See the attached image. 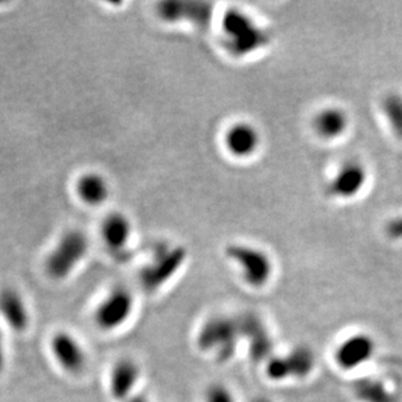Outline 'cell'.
<instances>
[{"mask_svg":"<svg viewBox=\"0 0 402 402\" xmlns=\"http://www.w3.org/2000/svg\"><path fill=\"white\" fill-rule=\"evenodd\" d=\"M223 141L225 150L233 158L248 159L260 147V133L257 126L248 121H239L230 125L225 131Z\"/></svg>","mask_w":402,"mask_h":402,"instance_id":"obj_12","label":"cell"},{"mask_svg":"<svg viewBox=\"0 0 402 402\" xmlns=\"http://www.w3.org/2000/svg\"><path fill=\"white\" fill-rule=\"evenodd\" d=\"M75 192L84 204L89 207H99L108 201L111 186L105 174L96 171H87L78 176L75 184Z\"/></svg>","mask_w":402,"mask_h":402,"instance_id":"obj_15","label":"cell"},{"mask_svg":"<svg viewBox=\"0 0 402 402\" xmlns=\"http://www.w3.org/2000/svg\"><path fill=\"white\" fill-rule=\"evenodd\" d=\"M203 402H236V397L227 385L212 383L203 392Z\"/></svg>","mask_w":402,"mask_h":402,"instance_id":"obj_21","label":"cell"},{"mask_svg":"<svg viewBox=\"0 0 402 402\" xmlns=\"http://www.w3.org/2000/svg\"><path fill=\"white\" fill-rule=\"evenodd\" d=\"M90 249L87 233L78 228L63 232L45 259V272L54 281L67 280L85 260Z\"/></svg>","mask_w":402,"mask_h":402,"instance_id":"obj_2","label":"cell"},{"mask_svg":"<svg viewBox=\"0 0 402 402\" xmlns=\"http://www.w3.org/2000/svg\"><path fill=\"white\" fill-rule=\"evenodd\" d=\"M7 364V357H6V346H4V337L0 331V373L4 371Z\"/></svg>","mask_w":402,"mask_h":402,"instance_id":"obj_24","label":"cell"},{"mask_svg":"<svg viewBox=\"0 0 402 402\" xmlns=\"http://www.w3.org/2000/svg\"><path fill=\"white\" fill-rule=\"evenodd\" d=\"M156 15L165 24H191L204 29L212 21L214 4L201 0H165L156 4Z\"/></svg>","mask_w":402,"mask_h":402,"instance_id":"obj_7","label":"cell"},{"mask_svg":"<svg viewBox=\"0 0 402 402\" xmlns=\"http://www.w3.org/2000/svg\"><path fill=\"white\" fill-rule=\"evenodd\" d=\"M387 234L393 239H402V216L394 218L385 227Z\"/></svg>","mask_w":402,"mask_h":402,"instance_id":"obj_23","label":"cell"},{"mask_svg":"<svg viewBox=\"0 0 402 402\" xmlns=\"http://www.w3.org/2000/svg\"><path fill=\"white\" fill-rule=\"evenodd\" d=\"M141 367L131 357L116 359L108 373V392L112 400L124 402L137 393V385L141 380Z\"/></svg>","mask_w":402,"mask_h":402,"instance_id":"obj_9","label":"cell"},{"mask_svg":"<svg viewBox=\"0 0 402 402\" xmlns=\"http://www.w3.org/2000/svg\"><path fill=\"white\" fill-rule=\"evenodd\" d=\"M241 327H242V336H246L250 338L251 358L254 361H262L263 358H266L271 349V341L257 316L251 314L242 316Z\"/></svg>","mask_w":402,"mask_h":402,"instance_id":"obj_17","label":"cell"},{"mask_svg":"<svg viewBox=\"0 0 402 402\" xmlns=\"http://www.w3.org/2000/svg\"><path fill=\"white\" fill-rule=\"evenodd\" d=\"M225 255L239 266L249 287L263 288L271 280L274 265L266 251L245 244H230L225 248Z\"/></svg>","mask_w":402,"mask_h":402,"instance_id":"obj_6","label":"cell"},{"mask_svg":"<svg viewBox=\"0 0 402 402\" xmlns=\"http://www.w3.org/2000/svg\"><path fill=\"white\" fill-rule=\"evenodd\" d=\"M239 337H242L241 318L212 316L198 329L195 345L203 353H212L216 361L227 362L234 355Z\"/></svg>","mask_w":402,"mask_h":402,"instance_id":"obj_3","label":"cell"},{"mask_svg":"<svg viewBox=\"0 0 402 402\" xmlns=\"http://www.w3.org/2000/svg\"><path fill=\"white\" fill-rule=\"evenodd\" d=\"M368 177L367 168L358 161L345 162L327 185V193L340 200H349L364 191Z\"/></svg>","mask_w":402,"mask_h":402,"instance_id":"obj_10","label":"cell"},{"mask_svg":"<svg viewBox=\"0 0 402 402\" xmlns=\"http://www.w3.org/2000/svg\"><path fill=\"white\" fill-rule=\"evenodd\" d=\"M268 378L274 380H283L288 376H290L289 367L285 358H274L267 364Z\"/></svg>","mask_w":402,"mask_h":402,"instance_id":"obj_22","label":"cell"},{"mask_svg":"<svg viewBox=\"0 0 402 402\" xmlns=\"http://www.w3.org/2000/svg\"><path fill=\"white\" fill-rule=\"evenodd\" d=\"M134 307L135 299L128 288H112L94 308V325L102 332L117 331L131 320Z\"/></svg>","mask_w":402,"mask_h":402,"instance_id":"obj_5","label":"cell"},{"mask_svg":"<svg viewBox=\"0 0 402 402\" xmlns=\"http://www.w3.org/2000/svg\"><path fill=\"white\" fill-rule=\"evenodd\" d=\"M254 402H269L267 400H265V399H258V400H255Z\"/></svg>","mask_w":402,"mask_h":402,"instance_id":"obj_26","label":"cell"},{"mask_svg":"<svg viewBox=\"0 0 402 402\" xmlns=\"http://www.w3.org/2000/svg\"><path fill=\"white\" fill-rule=\"evenodd\" d=\"M285 359H287L290 376H297V378L306 376L307 373L313 370V366H314L313 353L306 348H298L296 350H293Z\"/></svg>","mask_w":402,"mask_h":402,"instance_id":"obj_20","label":"cell"},{"mask_svg":"<svg viewBox=\"0 0 402 402\" xmlns=\"http://www.w3.org/2000/svg\"><path fill=\"white\" fill-rule=\"evenodd\" d=\"M355 392L362 402H394L392 393L383 384L375 380H359L355 384Z\"/></svg>","mask_w":402,"mask_h":402,"instance_id":"obj_18","label":"cell"},{"mask_svg":"<svg viewBox=\"0 0 402 402\" xmlns=\"http://www.w3.org/2000/svg\"><path fill=\"white\" fill-rule=\"evenodd\" d=\"M382 110L393 133L402 140V96L392 93L384 96Z\"/></svg>","mask_w":402,"mask_h":402,"instance_id":"obj_19","label":"cell"},{"mask_svg":"<svg viewBox=\"0 0 402 402\" xmlns=\"http://www.w3.org/2000/svg\"><path fill=\"white\" fill-rule=\"evenodd\" d=\"M188 249L182 245H162L151 260L140 271V284L146 292H158L167 285L185 266Z\"/></svg>","mask_w":402,"mask_h":402,"instance_id":"obj_4","label":"cell"},{"mask_svg":"<svg viewBox=\"0 0 402 402\" xmlns=\"http://www.w3.org/2000/svg\"><path fill=\"white\" fill-rule=\"evenodd\" d=\"M124 402H150V399H149V396L147 394H144V393H134L132 397H129L126 401Z\"/></svg>","mask_w":402,"mask_h":402,"instance_id":"obj_25","label":"cell"},{"mask_svg":"<svg viewBox=\"0 0 402 402\" xmlns=\"http://www.w3.org/2000/svg\"><path fill=\"white\" fill-rule=\"evenodd\" d=\"M0 316L16 334H24L30 326V310L27 299L19 289H0Z\"/></svg>","mask_w":402,"mask_h":402,"instance_id":"obj_11","label":"cell"},{"mask_svg":"<svg viewBox=\"0 0 402 402\" xmlns=\"http://www.w3.org/2000/svg\"><path fill=\"white\" fill-rule=\"evenodd\" d=\"M99 230L107 249L114 254H124L133 234L132 221L124 212L112 211L107 214Z\"/></svg>","mask_w":402,"mask_h":402,"instance_id":"obj_13","label":"cell"},{"mask_svg":"<svg viewBox=\"0 0 402 402\" xmlns=\"http://www.w3.org/2000/svg\"><path fill=\"white\" fill-rule=\"evenodd\" d=\"M48 345L54 361L64 373L78 375L87 368V350L73 334L57 331L51 336Z\"/></svg>","mask_w":402,"mask_h":402,"instance_id":"obj_8","label":"cell"},{"mask_svg":"<svg viewBox=\"0 0 402 402\" xmlns=\"http://www.w3.org/2000/svg\"><path fill=\"white\" fill-rule=\"evenodd\" d=\"M375 350L371 337L366 335L350 336L336 349L335 359L343 370H355L367 362Z\"/></svg>","mask_w":402,"mask_h":402,"instance_id":"obj_14","label":"cell"},{"mask_svg":"<svg viewBox=\"0 0 402 402\" xmlns=\"http://www.w3.org/2000/svg\"><path fill=\"white\" fill-rule=\"evenodd\" d=\"M221 31L225 47L236 58L249 57L271 42L267 30L239 8H230L224 12Z\"/></svg>","mask_w":402,"mask_h":402,"instance_id":"obj_1","label":"cell"},{"mask_svg":"<svg viewBox=\"0 0 402 402\" xmlns=\"http://www.w3.org/2000/svg\"><path fill=\"white\" fill-rule=\"evenodd\" d=\"M313 126L320 138L327 141L337 140L348 131L349 116L340 107H327L316 114Z\"/></svg>","mask_w":402,"mask_h":402,"instance_id":"obj_16","label":"cell"}]
</instances>
